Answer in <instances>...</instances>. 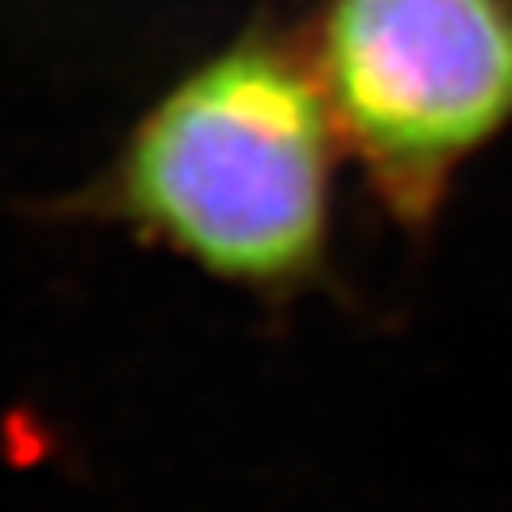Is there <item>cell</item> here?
Wrapping results in <instances>:
<instances>
[{"label":"cell","mask_w":512,"mask_h":512,"mask_svg":"<svg viewBox=\"0 0 512 512\" xmlns=\"http://www.w3.org/2000/svg\"><path fill=\"white\" fill-rule=\"evenodd\" d=\"M312 69L380 210L423 231L512 128V0H320Z\"/></svg>","instance_id":"2"},{"label":"cell","mask_w":512,"mask_h":512,"mask_svg":"<svg viewBox=\"0 0 512 512\" xmlns=\"http://www.w3.org/2000/svg\"><path fill=\"white\" fill-rule=\"evenodd\" d=\"M338 146L312 60L252 26L141 111L82 205L218 282L291 299L329 278Z\"/></svg>","instance_id":"1"}]
</instances>
